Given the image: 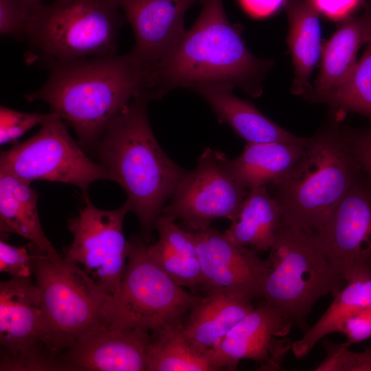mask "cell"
<instances>
[{
  "label": "cell",
  "mask_w": 371,
  "mask_h": 371,
  "mask_svg": "<svg viewBox=\"0 0 371 371\" xmlns=\"http://www.w3.org/2000/svg\"><path fill=\"white\" fill-rule=\"evenodd\" d=\"M200 13L161 61L145 72L146 92L161 99L177 87L195 91L207 87H238L252 97L262 93V81L272 61L255 57L240 29L227 19L223 0H202Z\"/></svg>",
  "instance_id": "obj_1"
},
{
  "label": "cell",
  "mask_w": 371,
  "mask_h": 371,
  "mask_svg": "<svg viewBox=\"0 0 371 371\" xmlns=\"http://www.w3.org/2000/svg\"><path fill=\"white\" fill-rule=\"evenodd\" d=\"M49 71L45 83L25 98L47 103L75 131L85 153H93L109 124L128 103L147 96L144 70L129 52L78 60Z\"/></svg>",
  "instance_id": "obj_2"
},
{
  "label": "cell",
  "mask_w": 371,
  "mask_h": 371,
  "mask_svg": "<svg viewBox=\"0 0 371 371\" xmlns=\"http://www.w3.org/2000/svg\"><path fill=\"white\" fill-rule=\"evenodd\" d=\"M150 100L134 98L113 120L93 151L125 191L149 243L164 204L188 170L171 160L157 141L148 120Z\"/></svg>",
  "instance_id": "obj_3"
},
{
  "label": "cell",
  "mask_w": 371,
  "mask_h": 371,
  "mask_svg": "<svg viewBox=\"0 0 371 371\" xmlns=\"http://www.w3.org/2000/svg\"><path fill=\"white\" fill-rule=\"evenodd\" d=\"M361 172L343 127L335 122L324 126L311 137L292 169L271 185L281 211V224L314 234Z\"/></svg>",
  "instance_id": "obj_4"
},
{
  "label": "cell",
  "mask_w": 371,
  "mask_h": 371,
  "mask_svg": "<svg viewBox=\"0 0 371 371\" xmlns=\"http://www.w3.org/2000/svg\"><path fill=\"white\" fill-rule=\"evenodd\" d=\"M45 319L56 354L63 356L87 330L101 324L139 326L111 295L78 265L27 245Z\"/></svg>",
  "instance_id": "obj_5"
},
{
  "label": "cell",
  "mask_w": 371,
  "mask_h": 371,
  "mask_svg": "<svg viewBox=\"0 0 371 371\" xmlns=\"http://www.w3.org/2000/svg\"><path fill=\"white\" fill-rule=\"evenodd\" d=\"M125 17L115 0H53L32 12L25 61L48 69L116 54Z\"/></svg>",
  "instance_id": "obj_6"
},
{
  "label": "cell",
  "mask_w": 371,
  "mask_h": 371,
  "mask_svg": "<svg viewBox=\"0 0 371 371\" xmlns=\"http://www.w3.org/2000/svg\"><path fill=\"white\" fill-rule=\"evenodd\" d=\"M269 251L261 298L305 332L315 303L328 294L335 297L346 282L333 271L315 236L300 229L280 224Z\"/></svg>",
  "instance_id": "obj_7"
},
{
  "label": "cell",
  "mask_w": 371,
  "mask_h": 371,
  "mask_svg": "<svg viewBox=\"0 0 371 371\" xmlns=\"http://www.w3.org/2000/svg\"><path fill=\"white\" fill-rule=\"evenodd\" d=\"M0 172L32 183L36 180L69 183L83 195L98 180L113 181L108 170L86 155L56 114L23 142H14L0 155Z\"/></svg>",
  "instance_id": "obj_8"
},
{
  "label": "cell",
  "mask_w": 371,
  "mask_h": 371,
  "mask_svg": "<svg viewBox=\"0 0 371 371\" xmlns=\"http://www.w3.org/2000/svg\"><path fill=\"white\" fill-rule=\"evenodd\" d=\"M1 371L63 370L31 278L0 283Z\"/></svg>",
  "instance_id": "obj_9"
},
{
  "label": "cell",
  "mask_w": 371,
  "mask_h": 371,
  "mask_svg": "<svg viewBox=\"0 0 371 371\" xmlns=\"http://www.w3.org/2000/svg\"><path fill=\"white\" fill-rule=\"evenodd\" d=\"M144 238L132 237L117 302L150 332L183 323L200 300L177 284L148 252Z\"/></svg>",
  "instance_id": "obj_10"
},
{
  "label": "cell",
  "mask_w": 371,
  "mask_h": 371,
  "mask_svg": "<svg viewBox=\"0 0 371 371\" xmlns=\"http://www.w3.org/2000/svg\"><path fill=\"white\" fill-rule=\"evenodd\" d=\"M84 205L67 221L71 243L63 256L80 265L107 293L117 298L125 271L129 240L123 231L126 214L131 212L126 201L119 208L104 210L94 206L89 195H83Z\"/></svg>",
  "instance_id": "obj_11"
},
{
  "label": "cell",
  "mask_w": 371,
  "mask_h": 371,
  "mask_svg": "<svg viewBox=\"0 0 371 371\" xmlns=\"http://www.w3.org/2000/svg\"><path fill=\"white\" fill-rule=\"evenodd\" d=\"M227 155L206 148L195 169L188 170L161 214L180 219L192 231L217 219L235 221L249 190L232 174Z\"/></svg>",
  "instance_id": "obj_12"
},
{
  "label": "cell",
  "mask_w": 371,
  "mask_h": 371,
  "mask_svg": "<svg viewBox=\"0 0 371 371\" xmlns=\"http://www.w3.org/2000/svg\"><path fill=\"white\" fill-rule=\"evenodd\" d=\"M313 235L345 282L371 278V179L363 170Z\"/></svg>",
  "instance_id": "obj_13"
},
{
  "label": "cell",
  "mask_w": 371,
  "mask_h": 371,
  "mask_svg": "<svg viewBox=\"0 0 371 371\" xmlns=\"http://www.w3.org/2000/svg\"><path fill=\"white\" fill-rule=\"evenodd\" d=\"M292 327L279 309L262 300L205 353L216 370H236L245 359L264 370H278L291 350L292 342L285 337Z\"/></svg>",
  "instance_id": "obj_14"
},
{
  "label": "cell",
  "mask_w": 371,
  "mask_h": 371,
  "mask_svg": "<svg viewBox=\"0 0 371 371\" xmlns=\"http://www.w3.org/2000/svg\"><path fill=\"white\" fill-rule=\"evenodd\" d=\"M192 232L207 291L252 300L261 297L268 271L267 259H261L256 250L232 242L211 226Z\"/></svg>",
  "instance_id": "obj_15"
},
{
  "label": "cell",
  "mask_w": 371,
  "mask_h": 371,
  "mask_svg": "<svg viewBox=\"0 0 371 371\" xmlns=\"http://www.w3.org/2000/svg\"><path fill=\"white\" fill-rule=\"evenodd\" d=\"M151 342L152 333L139 326L98 325L66 350L64 370L147 371Z\"/></svg>",
  "instance_id": "obj_16"
},
{
  "label": "cell",
  "mask_w": 371,
  "mask_h": 371,
  "mask_svg": "<svg viewBox=\"0 0 371 371\" xmlns=\"http://www.w3.org/2000/svg\"><path fill=\"white\" fill-rule=\"evenodd\" d=\"M130 23L135 44L129 54L144 71L168 56L183 36L187 10L202 0H115Z\"/></svg>",
  "instance_id": "obj_17"
},
{
  "label": "cell",
  "mask_w": 371,
  "mask_h": 371,
  "mask_svg": "<svg viewBox=\"0 0 371 371\" xmlns=\"http://www.w3.org/2000/svg\"><path fill=\"white\" fill-rule=\"evenodd\" d=\"M233 87L213 86L196 92L202 95L217 115L247 143L282 142L306 146L311 137L295 135L260 112L250 102L236 96Z\"/></svg>",
  "instance_id": "obj_18"
},
{
  "label": "cell",
  "mask_w": 371,
  "mask_h": 371,
  "mask_svg": "<svg viewBox=\"0 0 371 371\" xmlns=\"http://www.w3.org/2000/svg\"><path fill=\"white\" fill-rule=\"evenodd\" d=\"M370 35L371 2L362 15L344 19L323 46L319 74L307 100L317 102L349 78L357 65V52Z\"/></svg>",
  "instance_id": "obj_19"
},
{
  "label": "cell",
  "mask_w": 371,
  "mask_h": 371,
  "mask_svg": "<svg viewBox=\"0 0 371 371\" xmlns=\"http://www.w3.org/2000/svg\"><path fill=\"white\" fill-rule=\"evenodd\" d=\"M254 308L252 300L210 290L191 308L182 330L196 349L205 353Z\"/></svg>",
  "instance_id": "obj_20"
},
{
  "label": "cell",
  "mask_w": 371,
  "mask_h": 371,
  "mask_svg": "<svg viewBox=\"0 0 371 371\" xmlns=\"http://www.w3.org/2000/svg\"><path fill=\"white\" fill-rule=\"evenodd\" d=\"M284 7L289 19L286 41L295 69L291 90L306 98L313 89L309 77L323 49L319 14L311 0H288Z\"/></svg>",
  "instance_id": "obj_21"
},
{
  "label": "cell",
  "mask_w": 371,
  "mask_h": 371,
  "mask_svg": "<svg viewBox=\"0 0 371 371\" xmlns=\"http://www.w3.org/2000/svg\"><path fill=\"white\" fill-rule=\"evenodd\" d=\"M157 241L148 246L150 258L177 284L194 290L203 287V275L192 231L181 229L175 220L161 214L155 223Z\"/></svg>",
  "instance_id": "obj_22"
},
{
  "label": "cell",
  "mask_w": 371,
  "mask_h": 371,
  "mask_svg": "<svg viewBox=\"0 0 371 371\" xmlns=\"http://www.w3.org/2000/svg\"><path fill=\"white\" fill-rule=\"evenodd\" d=\"M30 184L11 174L0 172V232L16 234L42 251L58 255L42 228L38 194Z\"/></svg>",
  "instance_id": "obj_23"
},
{
  "label": "cell",
  "mask_w": 371,
  "mask_h": 371,
  "mask_svg": "<svg viewBox=\"0 0 371 371\" xmlns=\"http://www.w3.org/2000/svg\"><path fill=\"white\" fill-rule=\"evenodd\" d=\"M304 147L282 142L247 143L239 156L229 159V166L248 190L271 186L292 169Z\"/></svg>",
  "instance_id": "obj_24"
},
{
  "label": "cell",
  "mask_w": 371,
  "mask_h": 371,
  "mask_svg": "<svg viewBox=\"0 0 371 371\" xmlns=\"http://www.w3.org/2000/svg\"><path fill=\"white\" fill-rule=\"evenodd\" d=\"M281 220L278 203L267 186H259L249 190L237 218L223 233L238 245L267 251L275 243Z\"/></svg>",
  "instance_id": "obj_25"
},
{
  "label": "cell",
  "mask_w": 371,
  "mask_h": 371,
  "mask_svg": "<svg viewBox=\"0 0 371 371\" xmlns=\"http://www.w3.org/2000/svg\"><path fill=\"white\" fill-rule=\"evenodd\" d=\"M370 306L371 278L348 282L317 322L292 342L291 350L297 359L304 358L325 336L337 333L346 318Z\"/></svg>",
  "instance_id": "obj_26"
},
{
  "label": "cell",
  "mask_w": 371,
  "mask_h": 371,
  "mask_svg": "<svg viewBox=\"0 0 371 371\" xmlns=\"http://www.w3.org/2000/svg\"><path fill=\"white\" fill-rule=\"evenodd\" d=\"M182 324L152 333L147 371H214L206 353L185 337Z\"/></svg>",
  "instance_id": "obj_27"
},
{
  "label": "cell",
  "mask_w": 371,
  "mask_h": 371,
  "mask_svg": "<svg viewBox=\"0 0 371 371\" xmlns=\"http://www.w3.org/2000/svg\"><path fill=\"white\" fill-rule=\"evenodd\" d=\"M362 57L349 78L317 102L339 111L355 112L371 119V35Z\"/></svg>",
  "instance_id": "obj_28"
},
{
  "label": "cell",
  "mask_w": 371,
  "mask_h": 371,
  "mask_svg": "<svg viewBox=\"0 0 371 371\" xmlns=\"http://www.w3.org/2000/svg\"><path fill=\"white\" fill-rule=\"evenodd\" d=\"M323 339L326 355L315 371H371V344L363 351H353L344 343Z\"/></svg>",
  "instance_id": "obj_29"
},
{
  "label": "cell",
  "mask_w": 371,
  "mask_h": 371,
  "mask_svg": "<svg viewBox=\"0 0 371 371\" xmlns=\"http://www.w3.org/2000/svg\"><path fill=\"white\" fill-rule=\"evenodd\" d=\"M56 114L23 113L0 106V144L4 145L16 141L35 126L42 125Z\"/></svg>",
  "instance_id": "obj_30"
},
{
  "label": "cell",
  "mask_w": 371,
  "mask_h": 371,
  "mask_svg": "<svg viewBox=\"0 0 371 371\" xmlns=\"http://www.w3.org/2000/svg\"><path fill=\"white\" fill-rule=\"evenodd\" d=\"M32 12L20 0H0L1 35L26 41Z\"/></svg>",
  "instance_id": "obj_31"
},
{
  "label": "cell",
  "mask_w": 371,
  "mask_h": 371,
  "mask_svg": "<svg viewBox=\"0 0 371 371\" xmlns=\"http://www.w3.org/2000/svg\"><path fill=\"white\" fill-rule=\"evenodd\" d=\"M0 271L15 278H28L33 274L28 247H16L0 241Z\"/></svg>",
  "instance_id": "obj_32"
},
{
  "label": "cell",
  "mask_w": 371,
  "mask_h": 371,
  "mask_svg": "<svg viewBox=\"0 0 371 371\" xmlns=\"http://www.w3.org/2000/svg\"><path fill=\"white\" fill-rule=\"evenodd\" d=\"M343 131L354 157L371 179V124L362 129L343 127Z\"/></svg>",
  "instance_id": "obj_33"
},
{
  "label": "cell",
  "mask_w": 371,
  "mask_h": 371,
  "mask_svg": "<svg viewBox=\"0 0 371 371\" xmlns=\"http://www.w3.org/2000/svg\"><path fill=\"white\" fill-rule=\"evenodd\" d=\"M345 335L347 341L344 345L349 348L351 345L363 341L371 337V326L365 309L346 318L337 330Z\"/></svg>",
  "instance_id": "obj_34"
},
{
  "label": "cell",
  "mask_w": 371,
  "mask_h": 371,
  "mask_svg": "<svg viewBox=\"0 0 371 371\" xmlns=\"http://www.w3.org/2000/svg\"><path fill=\"white\" fill-rule=\"evenodd\" d=\"M318 12L333 21L344 20L359 5L361 0H311Z\"/></svg>",
  "instance_id": "obj_35"
},
{
  "label": "cell",
  "mask_w": 371,
  "mask_h": 371,
  "mask_svg": "<svg viewBox=\"0 0 371 371\" xmlns=\"http://www.w3.org/2000/svg\"><path fill=\"white\" fill-rule=\"evenodd\" d=\"M288 0H239L245 11L254 18H265L285 6Z\"/></svg>",
  "instance_id": "obj_36"
},
{
  "label": "cell",
  "mask_w": 371,
  "mask_h": 371,
  "mask_svg": "<svg viewBox=\"0 0 371 371\" xmlns=\"http://www.w3.org/2000/svg\"><path fill=\"white\" fill-rule=\"evenodd\" d=\"M30 10L34 11L37 7L44 3V0H20Z\"/></svg>",
  "instance_id": "obj_37"
},
{
  "label": "cell",
  "mask_w": 371,
  "mask_h": 371,
  "mask_svg": "<svg viewBox=\"0 0 371 371\" xmlns=\"http://www.w3.org/2000/svg\"><path fill=\"white\" fill-rule=\"evenodd\" d=\"M366 314L367 315L368 319L369 321V323L371 326V306L369 308L365 309Z\"/></svg>",
  "instance_id": "obj_38"
}]
</instances>
